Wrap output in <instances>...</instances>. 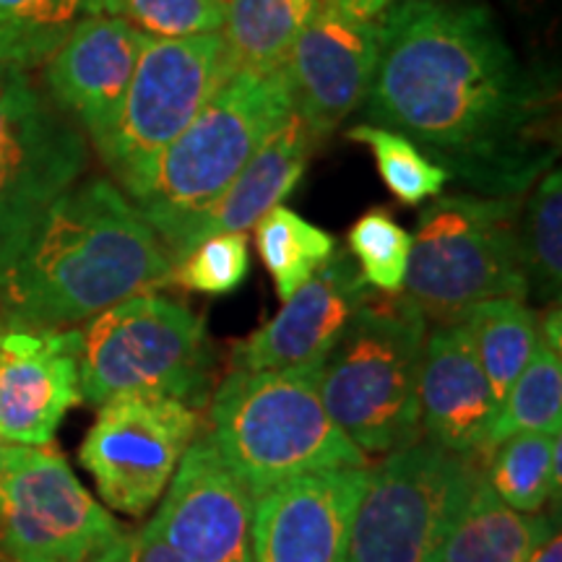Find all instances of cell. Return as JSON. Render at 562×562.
<instances>
[{
  "instance_id": "cell-1",
  "label": "cell",
  "mask_w": 562,
  "mask_h": 562,
  "mask_svg": "<svg viewBox=\"0 0 562 562\" xmlns=\"http://www.w3.org/2000/svg\"><path fill=\"white\" fill-rule=\"evenodd\" d=\"M364 102L476 195L521 199L560 154L558 76L526 66L482 3L391 5Z\"/></svg>"
},
{
  "instance_id": "cell-2",
  "label": "cell",
  "mask_w": 562,
  "mask_h": 562,
  "mask_svg": "<svg viewBox=\"0 0 562 562\" xmlns=\"http://www.w3.org/2000/svg\"><path fill=\"white\" fill-rule=\"evenodd\" d=\"M175 261L115 182H74L0 277L3 321L74 328L172 284Z\"/></svg>"
},
{
  "instance_id": "cell-3",
  "label": "cell",
  "mask_w": 562,
  "mask_h": 562,
  "mask_svg": "<svg viewBox=\"0 0 562 562\" xmlns=\"http://www.w3.org/2000/svg\"><path fill=\"white\" fill-rule=\"evenodd\" d=\"M321 370H232L211 398L201 432L258 497L300 474L368 467L323 406Z\"/></svg>"
},
{
  "instance_id": "cell-4",
  "label": "cell",
  "mask_w": 562,
  "mask_h": 562,
  "mask_svg": "<svg viewBox=\"0 0 562 562\" xmlns=\"http://www.w3.org/2000/svg\"><path fill=\"white\" fill-rule=\"evenodd\" d=\"M425 341L427 318L406 294H370L323 362V406L364 456L419 440Z\"/></svg>"
},
{
  "instance_id": "cell-5",
  "label": "cell",
  "mask_w": 562,
  "mask_h": 562,
  "mask_svg": "<svg viewBox=\"0 0 562 562\" xmlns=\"http://www.w3.org/2000/svg\"><path fill=\"white\" fill-rule=\"evenodd\" d=\"M521 201L456 193L419 214L404 290L427 321L456 323L487 300H526Z\"/></svg>"
},
{
  "instance_id": "cell-6",
  "label": "cell",
  "mask_w": 562,
  "mask_h": 562,
  "mask_svg": "<svg viewBox=\"0 0 562 562\" xmlns=\"http://www.w3.org/2000/svg\"><path fill=\"white\" fill-rule=\"evenodd\" d=\"M292 112L284 68L237 70L161 154L149 191L133 206L154 232L209 209Z\"/></svg>"
},
{
  "instance_id": "cell-7",
  "label": "cell",
  "mask_w": 562,
  "mask_h": 562,
  "mask_svg": "<svg viewBox=\"0 0 562 562\" xmlns=\"http://www.w3.org/2000/svg\"><path fill=\"white\" fill-rule=\"evenodd\" d=\"M81 402L100 409L121 396H170L203 404L211 349L203 318L161 294H133L81 328Z\"/></svg>"
},
{
  "instance_id": "cell-8",
  "label": "cell",
  "mask_w": 562,
  "mask_h": 562,
  "mask_svg": "<svg viewBox=\"0 0 562 562\" xmlns=\"http://www.w3.org/2000/svg\"><path fill=\"white\" fill-rule=\"evenodd\" d=\"M484 467L419 438L370 467L347 562H432Z\"/></svg>"
},
{
  "instance_id": "cell-9",
  "label": "cell",
  "mask_w": 562,
  "mask_h": 562,
  "mask_svg": "<svg viewBox=\"0 0 562 562\" xmlns=\"http://www.w3.org/2000/svg\"><path fill=\"white\" fill-rule=\"evenodd\" d=\"M229 76L222 32L186 40L144 37L121 121L102 151L131 203L144 199L161 154Z\"/></svg>"
},
{
  "instance_id": "cell-10",
  "label": "cell",
  "mask_w": 562,
  "mask_h": 562,
  "mask_svg": "<svg viewBox=\"0 0 562 562\" xmlns=\"http://www.w3.org/2000/svg\"><path fill=\"white\" fill-rule=\"evenodd\" d=\"M125 529L47 446L0 456V562H102Z\"/></svg>"
},
{
  "instance_id": "cell-11",
  "label": "cell",
  "mask_w": 562,
  "mask_h": 562,
  "mask_svg": "<svg viewBox=\"0 0 562 562\" xmlns=\"http://www.w3.org/2000/svg\"><path fill=\"white\" fill-rule=\"evenodd\" d=\"M201 432L195 406L170 396H121L100 406L79 459L112 510L144 516L165 495Z\"/></svg>"
},
{
  "instance_id": "cell-12",
  "label": "cell",
  "mask_w": 562,
  "mask_h": 562,
  "mask_svg": "<svg viewBox=\"0 0 562 562\" xmlns=\"http://www.w3.org/2000/svg\"><path fill=\"white\" fill-rule=\"evenodd\" d=\"M258 495L199 432L149 526L188 562H252Z\"/></svg>"
},
{
  "instance_id": "cell-13",
  "label": "cell",
  "mask_w": 562,
  "mask_h": 562,
  "mask_svg": "<svg viewBox=\"0 0 562 562\" xmlns=\"http://www.w3.org/2000/svg\"><path fill=\"white\" fill-rule=\"evenodd\" d=\"M368 467L326 469L273 484L258 497L252 562H347Z\"/></svg>"
},
{
  "instance_id": "cell-14",
  "label": "cell",
  "mask_w": 562,
  "mask_h": 562,
  "mask_svg": "<svg viewBox=\"0 0 562 562\" xmlns=\"http://www.w3.org/2000/svg\"><path fill=\"white\" fill-rule=\"evenodd\" d=\"M76 328L0 321V440L47 446L70 406L81 402Z\"/></svg>"
},
{
  "instance_id": "cell-15",
  "label": "cell",
  "mask_w": 562,
  "mask_h": 562,
  "mask_svg": "<svg viewBox=\"0 0 562 562\" xmlns=\"http://www.w3.org/2000/svg\"><path fill=\"white\" fill-rule=\"evenodd\" d=\"M375 68L378 24L347 19L321 0L284 63L294 112L315 138L334 133L362 108Z\"/></svg>"
},
{
  "instance_id": "cell-16",
  "label": "cell",
  "mask_w": 562,
  "mask_h": 562,
  "mask_svg": "<svg viewBox=\"0 0 562 562\" xmlns=\"http://www.w3.org/2000/svg\"><path fill=\"white\" fill-rule=\"evenodd\" d=\"M370 294L351 256L334 252L331 261L284 302L277 318L237 344L232 355L235 370L318 368Z\"/></svg>"
},
{
  "instance_id": "cell-17",
  "label": "cell",
  "mask_w": 562,
  "mask_h": 562,
  "mask_svg": "<svg viewBox=\"0 0 562 562\" xmlns=\"http://www.w3.org/2000/svg\"><path fill=\"white\" fill-rule=\"evenodd\" d=\"M144 34L121 19L94 13L50 55L45 70L55 108L74 115L104 151L121 121Z\"/></svg>"
},
{
  "instance_id": "cell-18",
  "label": "cell",
  "mask_w": 562,
  "mask_h": 562,
  "mask_svg": "<svg viewBox=\"0 0 562 562\" xmlns=\"http://www.w3.org/2000/svg\"><path fill=\"white\" fill-rule=\"evenodd\" d=\"M474 344L461 321L438 323L425 341L419 370V435L435 446L476 459L497 417Z\"/></svg>"
},
{
  "instance_id": "cell-19",
  "label": "cell",
  "mask_w": 562,
  "mask_h": 562,
  "mask_svg": "<svg viewBox=\"0 0 562 562\" xmlns=\"http://www.w3.org/2000/svg\"><path fill=\"white\" fill-rule=\"evenodd\" d=\"M315 144H318L315 133L307 128L297 112H292L286 123L252 154V159L243 167V172L237 175L220 201L157 232L172 261L180 263L209 237L256 227L271 209L281 206V201L297 188L311 165Z\"/></svg>"
},
{
  "instance_id": "cell-20",
  "label": "cell",
  "mask_w": 562,
  "mask_h": 562,
  "mask_svg": "<svg viewBox=\"0 0 562 562\" xmlns=\"http://www.w3.org/2000/svg\"><path fill=\"white\" fill-rule=\"evenodd\" d=\"M87 144L76 125L37 144L0 151V277L24 248L45 211L79 182Z\"/></svg>"
},
{
  "instance_id": "cell-21",
  "label": "cell",
  "mask_w": 562,
  "mask_h": 562,
  "mask_svg": "<svg viewBox=\"0 0 562 562\" xmlns=\"http://www.w3.org/2000/svg\"><path fill=\"white\" fill-rule=\"evenodd\" d=\"M558 529V518L552 521L542 513L508 508L482 472L467 508L432 562H526L537 544Z\"/></svg>"
},
{
  "instance_id": "cell-22",
  "label": "cell",
  "mask_w": 562,
  "mask_h": 562,
  "mask_svg": "<svg viewBox=\"0 0 562 562\" xmlns=\"http://www.w3.org/2000/svg\"><path fill=\"white\" fill-rule=\"evenodd\" d=\"M321 0H227L222 37L232 74L284 68Z\"/></svg>"
},
{
  "instance_id": "cell-23",
  "label": "cell",
  "mask_w": 562,
  "mask_h": 562,
  "mask_svg": "<svg viewBox=\"0 0 562 562\" xmlns=\"http://www.w3.org/2000/svg\"><path fill=\"white\" fill-rule=\"evenodd\" d=\"M469 339L474 344L490 389L497 404H503L505 393L516 383V378L531 362L539 344L537 313L529 311L521 300H487L474 305L461 318Z\"/></svg>"
},
{
  "instance_id": "cell-24",
  "label": "cell",
  "mask_w": 562,
  "mask_h": 562,
  "mask_svg": "<svg viewBox=\"0 0 562 562\" xmlns=\"http://www.w3.org/2000/svg\"><path fill=\"white\" fill-rule=\"evenodd\" d=\"M560 435L521 432L503 440L484 463L490 487L513 510L539 513L544 503L560 501L562 487Z\"/></svg>"
},
{
  "instance_id": "cell-25",
  "label": "cell",
  "mask_w": 562,
  "mask_h": 562,
  "mask_svg": "<svg viewBox=\"0 0 562 562\" xmlns=\"http://www.w3.org/2000/svg\"><path fill=\"white\" fill-rule=\"evenodd\" d=\"M562 427V362L560 351L552 349L539 336L537 351L531 362L516 378L510 391L505 393L497 417L492 422L487 438L482 442V451L476 461L487 463L490 453L503 440L521 432H550L560 435Z\"/></svg>"
},
{
  "instance_id": "cell-26",
  "label": "cell",
  "mask_w": 562,
  "mask_h": 562,
  "mask_svg": "<svg viewBox=\"0 0 562 562\" xmlns=\"http://www.w3.org/2000/svg\"><path fill=\"white\" fill-rule=\"evenodd\" d=\"M100 0H0V66L26 70L50 60Z\"/></svg>"
},
{
  "instance_id": "cell-27",
  "label": "cell",
  "mask_w": 562,
  "mask_h": 562,
  "mask_svg": "<svg viewBox=\"0 0 562 562\" xmlns=\"http://www.w3.org/2000/svg\"><path fill=\"white\" fill-rule=\"evenodd\" d=\"M256 245L281 302L305 286L334 258L336 240L302 220L292 209L277 206L256 224Z\"/></svg>"
},
{
  "instance_id": "cell-28",
  "label": "cell",
  "mask_w": 562,
  "mask_h": 562,
  "mask_svg": "<svg viewBox=\"0 0 562 562\" xmlns=\"http://www.w3.org/2000/svg\"><path fill=\"white\" fill-rule=\"evenodd\" d=\"M533 186L524 222H518V256L529 297L558 305L562 290V175L554 167Z\"/></svg>"
},
{
  "instance_id": "cell-29",
  "label": "cell",
  "mask_w": 562,
  "mask_h": 562,
  "mask_svg": "<svg viewBox=\"0 0 562 562\" xmlns=\"http://www.w3.org/2000/svg\"><path fill=\"white\" fill-rule=\"evenodd\" d=\"M347 138L368 146L385 188L404 206H419L422 201L438 195L451 180L442 167L435 165L427 154H422L409 138L396 131L381 128L375 123H357L347 131Z\"/></svg>"
},
{
  "instance_id": "cell-30",
  "label": "cell",
  "mask_w": 562,
  "mask_h": 562,
  "mask_svg": "<svg viewBox=\"0 0 562 562\" xmlns=\"http://www.w3.org/2000/svg\"><path fill=\"white\" fill-rule=\"evenodd\" d=\"M100 13L149 40H186L222 32L227 0H100Z\"/></svg>"
},
{
  "instance_id": "cell-31",
  "label": "cell",
  "mask_w": 562,
  "mask_h": 562,
  "mask_svg": "<svg viewBox=\"0 0 562 562\" xmlns=\"http://www.w3.org/2000/svg\"><path fill=\"white\" fill-rule=\"evenodd\" d=\"M349 250L364 284L381 294H402L412 235L385 209H372L349 229Z\"/></svg>"
},
{
  "instance_id": "cell-32",
  "label": "cell",
  "mask_w": 562,
  "mask_h": 562,
  "mask_svg": "<svg viewBox=\"0 0 562 562\" xmlns=\"http://www.w3.org/2000/svg\"><path fill=\"white\" fill-rule=\"evenodd\" d=\"M66 125L63 112L42 97L26 70L0 66V151L37 144Z\"/></svg>"
},
{
  "instance_id": "cell-33",
  "label": "cell",
  "mask_w": 562,
  "mask_h": 562,
  "mask_svg": "<svg viewBox=\"0 0 562 562\" xmlns=\"http://www.w3.org/2000/svg\"><path fill=\"white\" fill-rule=\"evenodd\" d=\"M250 271L248 237L245 232H227L203 240L172 269V284L188 292L229 294L243 284Z\"/></svg>"
},
{
  "instance_id": "cell-34",
  "label": "cell",
  "mask_w": 562,
  "mask_h": 562,
  "mask_svg": "<svg viewBox=\"0 0 562 562\" xmlns=\"http://www.w3.org/2000/svg\"><path fill=\"white\" fill-rule=\"evenodd\" d=\"M102 562H188L172 550L149 524L136 531H125L121 544Z\"/></svg>"
},
{
  "instance_id": "cell-35",
  "label": "cell",
  "mask_w": 562,
  "mask_h": 562,
  "mask_svg": "<svg viewBox=\"0 0 562 562\" xmlns=\"http://www.w3.org/2000/svg\"><path fill=\"white\" fill-rule=\"evenodd\" d=\"M323 3H328L347 19L378 24V19H383L396 0H323Z\"/></svg>"
},
{
  "instance_id": "cell-36",
  "label": "cell",
  "mask_w": 562,
  "mask_h": 562,
  "mask_svg": "<svg viewBox=\"0 0 562 562\" xmlns=\"http://www.w3.org/2000/svg\"><path fill=\"white\" fill-rule=\"evenodd\" d=\"M526 562H562V539H560V529L552 531L550 537H544L542 542L537 544V550L529 554Z\"/></svg>"
},
{
  "instance_id": "cell-37",
  "label": "cell",
  "mask_w": 562,
  "mask_h": 562,
  "mask_svg": "<svg viewBox=\"0 0 562 562\" xmlns=\"http://www.w3.org/2000/svg\"><path fill=\"white\" fill-rule=\"evenodd\" d=\"M539 336L550 344L552 349L560 351V344H562V336H560V307L554 305V311L547 313V318L542 321V326H539Z\"/></svg>"
},
{
  "instance_id": "cell-38",
  "label": "cell",
  "mask_w": 562,
  "mask_h": 562,
  "mask_svg": "<svg viewBox=\"0 0 562 562\" xmlns=\"http://www.w3.org/2000/svg\"><path fill=\"white\" fill-rule=\"evenodd\" d=\"M3 448H5V442H3V440H0V456H3Z\"/></svg>"
},
{
  "instance_id": "cell-39",
  "label": "cell",
  "mask_w": 562,
  "mask_h": 562,
  "mask_svg": "<svg viewBox=\"0 0 562 562\" xmlns=\"http://www.w3.org/2000/svg\"><path fill=\"white\" fill-rule=\"evenodd\" d=\"M505 3H513V0H505Z\"/></svg>"
}]
</instances>
